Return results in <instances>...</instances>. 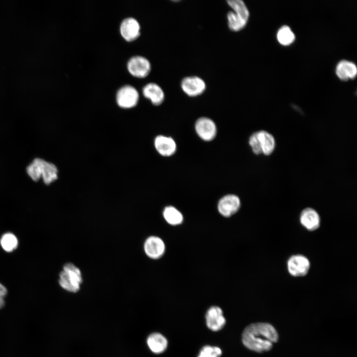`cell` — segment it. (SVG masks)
<instances>
[{"instance_id":"cell-18","label":"cell","mask_w":357,"mask_h":357,"mask_svg":"<svg viewBox=\"0 0 357 357\" xmlns=\"http://www.w3.org/2000/svg\"><path fill=\"white\" fill-rule=\"evenodd\" d=\"M256 132L260 143L262 154L265 155L271 154L276 146L275 139L273 135L264 130Z\"/></svg>"},{"instance_id":"cell-1","label":"cell","mask_w":357,"mask_h":357,"mask_svg":"<svg viewBox=\"0 0 357 357\" xmlns=\"http://www.w3.org/2000/svg\"><path fill=\"white\" fill-rule=\"evenodd\" d=\"M279 338L275 328L266 322H257L248 325L242 334L243 345L249 350L257 353L270 351Z\"/></svg>"},{"instance_id":"cell-13","label":"cell","mask_w":357,"mask_h":357,"mask_svg":"<svg viewBox=\"0 0 357 357\" xmlns=\"http://www.w3.org/2000/svg\"><path fill=\"white\" fill-rule=\"evenodd\" d=\"M144 249L146 254L152 259H158L164 254L165 245L163 240L156 236L148 238L144 244Z\"/></svg>"},{"instance_id":"cell-10","label":"cell","mask_w":357,"mask_h":357,"mask_svg":"<svg viewBox=\"0 0 357 357\" xmlns=\"http://www.w3.org/2000/svg\"><path fill=\"white\" fill-rule=\"evenodd\" d=\"M287 268L289 273L294 277L304 276L309 270L310 262L302 255H294L289 259Z\"/></svg>"},{"instance_id":"cell-16","label":"cell","mask_w":357,"mask_h":357,"mask_svg":"<svg viewBox=\"0 0 357 357\" xmlns=\"http://www.w3.org/2000/svg\"><path fill=\"white\" fill-rule=\"evenodd\" d=\"M144 96L149 99L155 106H159L163 103L165 99V94L162 88L155 83L146 84L142 89Z\"/></svg>"},{"instance_id":"cell-9","label":"cell","mask_w":357,"mask_h":357,"mask_svg":"<svg viewBox=\"0 0 357 357\" xmlns=\"http://www.w3.org/2000/svg\"><path fill=\"white\" fill-rule=\"evenodd\" d=\"M240 200L236 195L229 194L222 197L218 203V210L224 217H229L238 211Z\"/></svg>"},{"instance_id":"cell-25","label":"cell","mask_w":357,"mask_h":357,"mask_svg":"<svg viewBox=\"0 0 357 357\" xmlns=\"http://www.w3.org/2000/svg\"><path fill=\"white\" fill-rule=\"evenodd\" d=\"M7 291L6 288L0 283V309L3 307L5 303L4 298L6 296Z\"/></svg>"},{"instance_id":"cell-21","label":"cell","mask_w":357,"mask_h":357,"mask_svg":"<svg viewBox=\"0 0 357 357\" xmlns=\"http://www.w3.org/2000/svg\"><path fill=\"white\" fill-rule=\"evenodd\" d=\"M277 38L278 42L284 46L290 45L294 42L295 36L291 28L286 25L281 27L278 31Z\"/></svg>"},{"instance_id":"cell-7","label":"cell","mask_w":357,"mask_h":357,"mask_svg":"<svg viewBox=\"0 0 357 357\" xmlns=\"http://www.w3.org/2000/svg\"><path fill=\"white\" fill-rule=\"evenodd\" d=\"M127 67L132 76L143 78L147 76L150 72L151 65L148 60L145 57L136 56L129 60Z\"/></svg>"},{"instance_id":"cell-14","label":"cell","mask_w":357,"mask_h":357,"mask_svg":"<svg viewBox=\"0 0 357 357\" xmlns=\"http://www.w3.org/2000/svg\"><path fill=\"white\" fill-rule=\"evenodd\" d=\"M206 321L207 327L214 331L220 330L226 323L222 309L215 306L210 307L207 311Z\"/></svg>"},{"instance_id":"cell-20","label":"cell","mask_w":357,"mask_h":357,"mask_svg":"<svg viewBox=\"0 0 357 357\" xmlns=\"http://www.w3.org/2000/svg\"><path fill=\"white\" fill-rule=\"evenodd\" d=\"M163 216L168 223L172 225H178L183 221V216L180 212L172 206H168L163 211Z\"/></svg>"},{"instance_id":"cell-11","label":"cell","mask_w":357,"mask_h":357,"mask_svg":"<svg viewBox=\"0 0 357 357\" xmlns=\"http://www.w3.org/2000/svg\"><path fill=\"white\" fill-rule=\"evenodd\" d=\"M120 33L127 42L136 40L140 34V26L138 21L133 17L125 18L120 25Z\"/></svg>"},{"instance_id":"cell-19","label":"cell","mask_w":357,"mask_h":357,"mask_svg":"<svg viewBox=\"0 0 357 357\" xmlns=\"http://www.w3.org/2000/svg\"><path fill=\"white\" fill-rule=\"evenodd\" d=\"M147 343L150 350L155 354L163 353L168 346V341L166 338L159 333H153L150 334L147 338Z\"/></svg>"},{"instance_id":"cell-5","label":"cell","mask_w":357,"mask_h":357,"mask_svg":"<svg viewBox=\"0 0 357 357\" xmlns=\"http://www.w3.org/2000/svg\"><path fill=\"white\" fill-rule=\"evenodd\" d=\"M137 90L131 85H124L118 91L116 101L118 106L123 109H130L135 107L139 100Z\"/></svg>"},{"instance_id":"cell-4","label":"cell","mask_w":357,"mask_h":357,"mask_svg":"<svg viewBox=\"0 0 357 357\" xmlns=\"http://www.w3.org/2000/svg\"><path fill=\"white\" fill-rule=\"evenodd\" d=\"M82 277L80 269L71 263L65 264L60 274L59 283L64 290L76 293L80 289Z\"/></svg>"},{"instance_id":"cell-23","label":"cell","mask_w":357,"mask_h":357,"mask_svg":"<svg viewBox=\"0 0 357 357\" xmlns=\"http://www.w3.org/2000/svg\"><path fill=\"white\" fill-rule=\"evenodd\" d=\"M221 355L222 351L219 348L206 346L202 348L198 357H219Z\"/></svg>"},{"instance_id":"cell-12","label":"cell","mask_w":357,"mask_h":357,"mask_svg":"<svg viewBox=\"0 0 357 357\" xmlns=\"http://www.w3.org/2000/svg\"><path fill=\"white\" fill-rule=\"evenodd\" d=\"M154 144L157 152L164 157H170L177 150L176 142L171 136L159 135L155 137Z\"/></svg>"},{"instance_id":"cell-8","label":"cell","mask_w":357,"mask_h":357,"mask_svg":"<svg viewBox=\"0 0 357 357\" xmlns=\"http://www.w3.org/2000/svg\"><path fill=\"white\" fill-rule=\"evenodd\" d=\"M180 87L187 96L196 97L201 95L205 91L206 85L201 78L197 76H190L182 79Z\"/></svg>"},{"instance_id":"cell-22","label":"cell","mask_w":357,"mask_h":357,"mask_svg":"<svg viewBox=\"0 0 357 357\" xmlns=\"http://www.w3.org/2000/svg\"><path fill=\"white\" fill-rule=\"evenodd\" d=\"M0 244L2 248L7 252H11L15 249L18 245L16 236L12 233L4 234L0 239Z\"/></svg>"},{"instance_id":"cell-6","label":"cell","mask_w":357,"mask_h":357,"mask_svg":"<svg viewBox=\"0 0 357 357\" xmlns=\"http://www.w3.org/2000/svg\"><path fill=\"white\" fill-rule=\"evenodd\" d=\"M195 130L200 139L207 142L213 140L217 132L215 122L210 118L204 117L199 118L196 120Z\"/></svg>"},{"instance_id":"cell-24","label":"cell","mask_w":357,"mask_h":357,"mask_svg":"<svg viewBox=\"0 0 357 357\" xmlns=\"http://www.w3.org/2000/svg\"><path fill=\"white\" fill-rule=\"evenodd\" d=\"M248 143L252 152L256 155L262 154L260 143L256 132L253 133L249 137Z\"/></svg>"},{"instance_id":"cell-15","label":"cell","mask_w":357,"mask_h":357,"mask_svg":"<svg viewBox=\"0 0 357 357\" xmlns=\"http://www.w3.org/2000/svg\"><path fill=\"white\" fill-rule=\"evenodd\" d=\"M300 222L307 230L314 231L320 226V219L316 211L311 208H306L300 214Z\"/></svg>"},{"instance_id":"cell-17","label":"cell","mask_w":357,"mask_h":357,"mask_svg":"<svg viewBox=\"0 0 357 357\" xmlns=\"http://www.w3.org/2000/svg\"><path fill=\"white\" fill-rule=\"evenodd\" d=\"M336 73L341 80L346 81L349 79H352L357 74V67L354 62L343 60L338 63Z\"/></svg>"},{"instance_id":"cell-2","label":"cell","mask_w":357,"mask_h":357,"mask_svg":"<svg viewBox=\"0 0 357 357\" xmlns=\"http://www.w3.org/2000/svg\"><path fill=\"white\" fill-rule=\"evenodd\" d=\"M27 172L29 176L35 181L42 178L47 185L55 181L58 177V170L53 164L40 158H36L27 167Z\"/></svg>"},{"instance_id":"cell-3","label":"cell","mask_w":357,"mask_h":357,"mask_svg":"<svg viewBox=\"0 0 357 357\" xmlns=\"http://www.w3.org/2000/svg\"><path fill=\"white\" fill-rule=\"evenodd\" d=\"M227 3L232 9L227 15L228 27L234 32L239 31L244 28L247 23L249 10L241 0H229Z\"/></svg>"}]
</instances>
